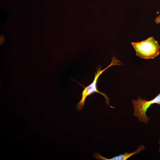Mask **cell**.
Returning <instances> with one entry per match:
<instances>
[{"label":"cell","mask_w":160,"mask_h":160,"mask_svg":"<svg viewBox=\"0 0 160 160\" xmlns=\"http://www.w3.org/2000/svg\"><path fill=\"white\" fill-rule=\"evenodd\" d=\"M145 149V148L144 145H141L137 148V149L134 152L128 153L126 151L123 154L115 156L110 159H107L102 156L99 153L96 152L94 154L93 156L96 159L101 160H126L132 156L138 153Z\"/></svg>","instance_id":"4"},{"label":"cell","mask_w":160,"mask_h":160,"mask_svg":"<svg viewBox=\"0 0 160 160\" xmlns=\"http://www.w3.org/2000/svg\"><path fill=\"white\" fill-rule=\"evenodd\" d=\"M121 63H122L118 60L117 58L115 57L114 55H113L111 63L107 67L102 70H101V66L100 65L97 68V71L95 72V78L93 82L88 86L84 87L81 93V99L76 106L77 110L80 111L82 110L84 107L86 98L94 93H99L103 95L106 99V103L108 106H109L110 100L108 97L107 95L104 92L99 91L97 89V80L100 75L109 67L113 65H122Z\"/></svg>","instance_id":"1"},{"label":"cell","mask_w":160,"mask_h":160,"mask_svg":"<svg viewBox=\"0 0 160 160\" xmlns=\"http://www.w3.org/2000/svg\"><path fill=\"white\" fill-rule=\"evenodd\" d=\"M132 103L134 110V115L140 121L147 123L150 118L146 116V112L151 105L155 103L160 105V92L154 98L149 101L138 97L137 100H132Z\"/></svg>","instance_id":"3"},{"label":"cell","mask_w":160,"mask_h":160,"mask_svg":"<svg viewBox=\"0 0 160 160\" xmlns=\"http://www.w3.org/2000/svg\"><path fill=\"white\" fill-rule=\"evenodd\" d=\"M131 44L136 52V55L141 58L153 59L160 54V46L152 36L145 40L132 42Z\"/></svg>","instance_id":"2"},{"label":"cell","mask_w":160,"mask_h":160,"mask_svg":"<svg viewBox=\"0 0 160 160\" xmlns=\"http://www.w3.org/2000/svg\"><path fill=\"white\" fill-rule=\"evenodd\" d=\"M159 145H160L159 147V153L160 154V138L159 139Z\"/></svg>","instance_id":"7"},{"label":"cell","mask_w":160,"mask_h":160,"mask_svg":"<svg viewBox=\"0 0 160 160\" xmlns=\"http://www.w3.org/2000/svg\"><path fill=\"white\" fill-rule=\"evenodd\" d=\"M155 22L156 24L160 23V14L155 18Z\"/></svg>","instance_id":"5"},{"label":"cell","mask_w":160,"mask_h":160,"mask_svg":"<svg viewBox=\"0 0 160 160\" xmlns=\"http://www.w3.org/2000/svg\"><path fill=\"white\" fill-rule=\"evenodd\" d=\"M5 40V39L4 38V37L2 36L1 35L0 36V44H1L2 43H3L4 41Z\"/></svg>","instance_id":"6"}]
</instances>
